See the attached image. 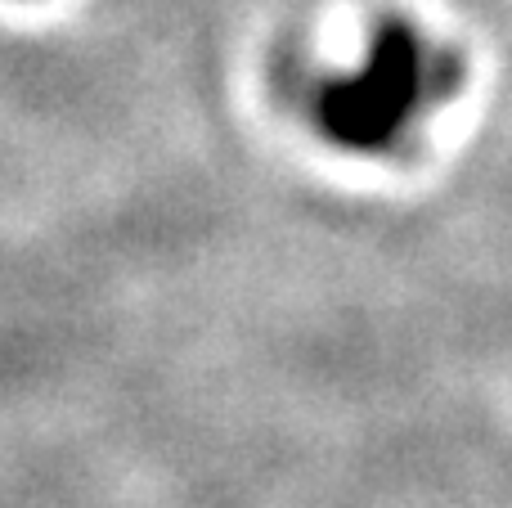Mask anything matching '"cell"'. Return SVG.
Instances as JSON below:
<instances>
[{
	"label": "cell",
	"instance_id": "1",
	"mask_svg": "<svg viewBox=\"0 0 512 508\" xmlns=\"http://www.w3.org/2000/svg\"><path fill=\"white\" fill-rule=\"evenodd\" d=\"M418 90H423V54L414 32L405 23H387L360 77L324 95V126L351 149H378L414 113Z\"/></svg>",
	"mask_w": 512,
	"mask_h": 508
}]
</instances>
